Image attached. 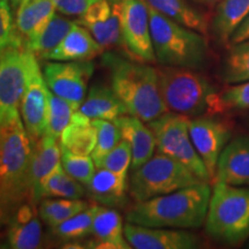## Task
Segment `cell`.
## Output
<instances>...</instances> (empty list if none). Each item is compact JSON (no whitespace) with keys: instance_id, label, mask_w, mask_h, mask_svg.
<instances>
[{"instance_id":"cell-44","label":"cell","mask_w":249,"mask_h":249,"mask_svg":"<svg viewBox=\"0 0 249 249\" xmlns=\"http://www.w3.org/2000/svg\"><path fill=\"white\" fill-rule=\"evenodd\" d=\"M247 248H249V242H248V245H247Z\"/></svg>"},{"instance_id":"cell-36","label":"cell","mask_w":249,"mask_h":249,"mask_svg":"<svg viewBox=\"0 0 249 249\" xmlns=\"http://www.w3.org/2000/svg\"><path fill=\"white\" fill-rule=\"evenodd\" d=\"M133 152L132 147L126 140H121L99 163L96 165L97 169H107L112 172L126 177L132 166Z\"/></svg>"},{"instance_id":"cell-38","label":"cell","mask_w":249,"mask_h":249,"mask_svg":"<svg viewBox=\"0 0 249 249\" xmlns=\"http://www.w3.org/2000/svg\"><path fill=\"white\" fill-rule=\"evenodd\" d=\"M7 46H24V39L18 31L9 0H0V48Z\"/></svg>"},{"instance_id":"cell-37","label":"cell","mask_w":249,"mask_h":249,"mask_svg":"<svg viewBox=\"0 0 249 249\" xmlns=\"http://www.w3.org/2000/svg\"><path fill=\"white\" fill-rule=\"evenodd\" d=\"M249 110V81L236 83L218 93V113Z\"/></svg>"},{"instance_id":"cell-7","label":"cell","mask_w":249,"mask_h":249,"mask_svg":"<svg viewBox=\"0 0 249 249\" xmlns=\"http://www.w3.org/2000/svg\"><path fill=\"white\" fill-rule=\"evenodd\" d=\"M200 182L204 181L188 167L157 151L142 166L132 171L129 195L135 202H142Z\"/></svg>"},{"instance_id":"cell-32","label":"cell","mask_w":249,"mask_h":249,"mask_svg":"<svg viewBox=\"0 0 249 249\" xmlns=\"http://www.w3.org/2000/svg\"><path fill=\"white\" fill-rule=\"evenodd\" d=\"M99 204L97 202L90 203L87 209L81 211L74 217L64 222L60 225L53 227L52 234L59 240L62 241H76L79 239L85 238L87 235H91L92 223L95 214L97 213Z\"/></svg>"},{"instance_id":"cell-17","label":"cell","mask_w":249,"mask_h":249,"mask_svg":"<svg viewBox=\"0 0 249 249\" xmlns=\"http://www.w3.org/2000/svg\"><path fill=\"white\" fill-rule=\"evenodd\" d=\"M249 187V135L232 139L217 164L214 181Z\"/></svg>"},{"instance_id":"cell-13","label":"cell","mask_w":249,"mask_h":249,"mask_svg":"<svg viewBox=\"0 0 249 249\" xmlns=\"http://www.w3.org/2000/svg\"><path fill=\"white\" fill-rule=\"evenodd\" d=\"M20 114L31 141L35 142L45 135L49 120V88L38 58L31 65L27 88L21 99Z\"/></svg>"},{"instance_id":"cell-40","label":"cell","mask_w":249,"mask_h":249,"mask_svg":"<svg viewBox=\"0 0 249 249\" xmlns=\"http://www.w3.org/2000/svg\"><path fill=\"white\" fill-rule=\"evenodd\" d=\"M249 38V15L247 18L242 21L240 26L236 28L233 35L231 36V39H230L229 46L236 44V43L242 42V40H246Z\"/></svg>"},{"instance_id":"cell-25","label":"cell","mask_w":249,"mask_h":249,"mask_svg":"<svg viewBox=\"0 0 249 249\" xmlns=\"http://www.w3.org/2000/svg\"><path fill=\"white\" fill-rule=\"evenodd\" d=\"M61 150L75 155L91 156L97 143V130L92 120L75 112L71 124L59 139Z\"/></svg>"},{"instance_id":"cell-24","label":"cell","mask_w":249,"mask_h":249,"mask_svg":"<svg viewBox=\"0 0 249 249\" xmlns=\"http://www.w3.org/2000/svg\"><path fill=\"white\" fill-rule=\"evenodd\" d=\"M55 13L54 0H29L18 7L15 22L18 31L24 39V45L42 33Z\"/></svg>"},{"instance_id":"cell-34","label":"cell","mask_w":249,"mask_h":249,"mask_svg":"<svg viewBox=\"0 0 249 249\" xmlns=\"http://www.w3.org/2000/svg\"><path fill=\"white\" fill-rule=\"evenodd\" d=\"M92 124L97 130V143L91 157L97 165L123 140V136L120 129L113 121L95 119L92 120Z\"/></svg>"},{"instance_id":"cell-12","label":"cell","mask_w":249,"mask_h":249,"mask_svg":"<svg viewBox=\"0 0 249 249\" xmlns=\"http://www.w3.org/2000/svg\"><path fill=\"white\" fill-rule=\"evenodd\" d=\"M188 127L196 151L204 161L210 174L211 183H213L218 160L231 141L232 130L226 123L210 116L189 118Z\"/></svg>"},{"instance_id":"cell-16","label":"cell","mask_w":249,"mask_h":249,"mask_svg":"<svg viewBox=\"0 0 249 249\" xmlns=\"http://www.w3.org/2000/svg\"><path fill=\"white\" fill-rule=\"evenodd\" d=\"M38 205L33 201L20 204L5 224V244L2 248L36 249L42 244V223Z\"/></svg>"},{"instance_id":"cell-19","label":"cell","mask_w":249,"mask_h":249,"mask_svg":"<svg viewBox=\"0 0 249 249\" xmlns=\"http://www.w3.org/2000/svg\"><path fill=\"white\" fill-rule=\"evenodd\" d=\"M103 46L93 38L88 29L74 22L71 29L53 51L46 54L44 61H89L101 55Z\"/></svg>"},{"instance_id":"cell-27","label":"cell","mask_w":249,"mask_h":249,"mask_svg":"<svg viewBox=\"0 0 249 249\" xmlns=\"http://www.w3.org/2000/svg\"><path fill=\"white\" fill-rule=\"evenodd\" d=\"M145 1L165 17L207 36L208 27H209L207 18L198 9H196L189 2V0H145Z\"/></svg>"},{"instance_id":"cell-28","label":"cell","mask_w":249,"mask_h":249,"mask_svg":"<svg viewBox=\"0 0 249 249\" xmlns=\"http://www.w3.org/2000/svg\"><path fill=\"white\" fill-rule=\"evenodd\" d=\"M86 194V186L68 174L62 164H60L42 183L37 196V205L46 197L83 198Z\"/></svg>"},{"instance_id":"cell-11","label":"cell","mask_w":249,"mask_h":249,"mask_svg":"<svg viewBox=\"0 0 249 249\" xmlns=\"http://www.w3.org/2000/svg\"><path fill=\"white\" fill-rule=\"evenodd\" d=\"M42 71L50 91L65 98L79 110L87 97L88 82L95 71V64L91 60L46 61Z\"/></svg>"},{"instance_id":"cell-26","label":"cell","mask_w":249,"mask_h":249,"mask_svg":"<svg viewBox=\"0 0 249 249\" xmlns=\"http://www.w3.org/2000/svg\"><path fill=\"white\" fill-rule=\"evenodd\" d=\"M248 15L249 0H222L211 20V31L217 42L229 45L233 33Z\"/></svg>"},{"instance_id":"cell-4","label":"cell","mask_w":249,"mask_h":249,"mask_svg":"<svg viewBox=\"0 0 249 249\" xmlns=\"http://www.w3.org/2000/svg\"><path fill=\"white\" fill-rule=\"evenodd\" d=\"M149 6V5H148ZM152 45L161 66L201 70L208 62L205 35L182 26L149 6Z\"/></svg>"},{"instance_id":"cell-20","label":"cell","mask_w":249,"mask_h":249,"mask_svg":"<svg viewBox=\"0 0 249 249\" xmlns=\"http://www.w3.org/2000/svg\"><path fill=\"white\" fill-rule=\"evenodd\" d=\"M92 240L87 244L89 248L129 249L132 246L124 236L123 218L117 210L99 205L95 214L91 230Z\"/></svg>"},{"instance_id":"cell-18","label":"cell","mask_w":249,"mask_h":249,"mask_svg":"<svg viewBox=\"0 0 249 249\" xmlns=\"http://www.w3.org/2000/svg\"><path fill=\"white\" fill-rule=\"evenodd\" d=\"M62 150L58 140L44 135L33 142L29 167V187L31 201L37 204V196L44 180L61 164Z\"/></svg>"},{"instance_id":"cell-21","label":"cell","mask_w":249,"mask_h":249,"mask_svg":"<svg viewBox=\"0 0 249 249\" xmlns=\"http://www.w3.org/2000/svg\"><path fill=\"white\" fill-rule=\"evenodd\" d=\"M120 129L121 136L132 147L133 160L130 170L134 171L148 161L156 150V139L149 124L140 118L126 114L113 121Z\"/></svg>"},{"instance_id":"cell-1","label":"cell","mask_w":249,"mask_h":249,"mask_svg":"<svg viewBox=\"0 0 249 249\" xmlns=\"http://www.w3.org/2000/svg\"><path fill=\"white\" fill-rule=\"evenodd\" d=\"M33 141L20 112L0 118V208L6 224L20 204L31 201L29 167Z\"/></svg>"},{"instance_id":"cell-15","label":"cell","mask_w":249,"mask_h":249,"mask_svg":"<svg viewBox=\"0 0 249 249\" xmlns=\"http://www.w3.org/2000/svg\"><path fill=\"white\" fill-rule=\"evenodd\" d=\"M104 50L121 46L120 0H98L77 18Z\"/></svg>"},{"instance_id":"cell-22","label":"cell","mask_w":249,"mask_h":249,"mask_svg":"<svg viewBox=\"0 0 249 249\" xmlns=\"http://www.w3.org/2000/svg\"><path fill=\"white\" fill-rule=\"evenodd\" d=\"M87 195L93 202L108 208H123L127 204L129 183L126 177L107 169H97L86 186Z\"/></svg>"},{"instance_id":"cell-6","label":"cell","mask_w":249,"mask_h":249,"mask_svg":"<svg viewBox=\"0 0 249 249\" xmlns=\"http://www.w3.org/2000/svg\"><path fill=\"white\" fill-rule=\"evenodd\" d=\"M204 226L214 241L244 244L249 239V187L213 182Z\"/></svg>"},{"instance_id":"cell-10","label":"cell","mask_w":249,"mask_h":249,"mask_svg":"<svg viewBox=\"0 0 249 249\" xmlns=\"http://www.w3.org/2000/svg\"><path fill=\"white\" fill-rule=\"evenodd\" d=\"M121 48L127 57L142 62H157L152 45L150 14L145 0H120Z\"/></svg>"},{"instance_id":"cell-9","label":"cell","mask_w":249,"mask_h":249,"mask_svg":"<svg viewBox=\"0 0 249 249\" xmlns=\"http://www.w3.org/2000/svg\"><path fill=\"white\" fill-rule=\"evenodd\" d=\"M37 57L24 46H7L0 52V118L20 112L21 99Z\"/></svg>"},{"instance_id":"cell-14","label":"cell","mask_w":249,"mask_h":249,"mask_svg":"<svg viewBox=\"0 0 249 249\" xmlns=\"http://www.w3.org/2000/svg\"><path fill=\"white\" fill-rule=\"evenodd\" d=\"M124 236L135 249H196L202 242L198 236L181 229H163L124 224Z\"/></svg>"},{"instance_id":"cell-5","label":"cell","mask_w":249,"mask_h":249,"mask_svg":"<svg viewBox=\"0 0 249 249\" xmlns=\"http://www.w3.org/2000/svg\"><path fill=\"white\" fill-rule=\"evenodd\" d=\"M158 70L161 98L171 112L188 118L218 113V91L198 70L160 66Z\"/></svg>"},{"instance_id":"cell-31","label":"cell","mask_w":249,"mask_h":249,"mask_svg":"<svg viewBox=\"0 0 249 249\" xmlns=\"http://www.w3.org/2000/svg\"><path fill=\"white\" fill-rule=\"evenodd\" d=\"M222 80L227 85L249 81V38L230 45V51L224 59Z\"/></svg>"},{"instance_id":"cell-3","label":"cell","mask_w":249,"mask_h":249,"mask_svg":"<svg viewBox=\"0 0 249 249\" xmlns=\"http://www.w3.org/2000/svg\"><path fill=\"white\" fill-rule=\"evenodd\" d=\"M102 64L110 71L111 87L129 114L148 124L169 112L160 95L158 70L151 64L113 52L103 54Z\"/></svg>"},{"instance_id":"cell-41","label":"cell","mask_w":249,"mask_h":249,"mask_svg":"<svg viewBox=\"0 0 249 249\" xmlns=\"http://www.w3.org/2000/svg\"><path fill=\"white\" fill-rule=\"evenodd\" d=\"M192 1L194 2V4L204 6V7L213 8V7H216L222 0H192Z\"/></svg>"},{"instance_id":"cell-43","label":"cell","mask_w":249,"mask_h":249,"mask_svg":"<svg viewBox=\"0 0 249 249\" xmlns=\"http://www.w3.org/2000/svg\"><path fill=\"white\" fill-rule=\"evenodd\" d=\"M28 1H29V0H22V1H21V5H20V6H22V5H24V4H27Z\"/></svg>"},{"instance_id":"cell-42","label":"cell","mask_w":249,"mask_h":249,"mask_svg":"<svg viewBox=\"0 0 249 249\" xmlns=\"http://www.w3.org/2000/svg\"><path fill=\"white\" fill-rule=\"evenodd\" d=\"M21 1H22V0H9V4H11L13 11H18L21 5Z\"/></svg>"},{"instance_id":"cell-29","label":"cell","mask_w":249,"mask_h":249,"mask_svg":"<svg viewBox=\"0 0 249 249\" xmlns=\"http://www.w3.org/2000/svg\"><path fill=\"white\" fill-rule=\"evenodd\" d=\"M73 24L74 22H71L68 18L55 13L53 18L50 20L48 26L42 30V33L36 38L27 42L24 46L28 51L35 54L38 60H43L46 54L57 48L59 43L71 29Z\"/></svg>"},{"instance_id":"cell-39","label":"cell","mask_w":249,"mask_h":249,"mask_svg":"<svg viewBox=\"0 0 249 249\" xmlns=\"http://www.w3.org/2000/svg\"><path fill=\"white\" fill-rule=\"evenodd\" d=\"M98 0H54L57 12L66 17H81Z\"/></svg>"},{"instance_id":"cell-2","label":"cell","mask_w":249,"mask_h":249,"mask_svg":"<svg viewBox=\"0 0 249 249\" xmlns=\"http://www.w3.org/2000/svg\"><path fill=\"white\" fill-rule=\"evenodd\" d=\"M213 188L200 182L166 195L136 202L126 220L136 225L163 229H198L205 223Z\"/></svg>"},{"instance_id":"cell-33","label":"cell","mask_w":249,"mask_h":249,"mask_svg":"<svg viewBox=\"0 0 249 249\" xmlns=\"http://www.w3.org/2000/svg\"><path fill=\"white\" fill-rule=\"evenodd\" d=\"M77 110L71 103L59 97L49 89V120L46 134L59 141L62 132L71 124Z\"/></svg>"},{"instance_id":"cell-23","label":"cell","mask_w":249,"mask_h":249,"mask_svg":"<svg viewBox=\"0 0 249 249\" xmlns=\"http://www.w3.org/2000/svg\"><path fill=\"white\" fill-rule=\"evenodd\" d=\"M77 112L91 120L103 119L110 121L129 114L127 107L118 97L113 88L101 83H95L91 86L85 102Z\"/></svg>"},{"instance_id":"cell-30","label":"cell","mask_w":249,"mask_h":249,"mask_svg":"<svg viewBox=\"0 0 249 249\" xmlns=\"http://www.w3.org/2000/svg\"><path fill=\"white\" fill-rule=\"evenodd\" d=\"M90 205L82 198L46 197L38 204L39 216L50 229L60 225Z\"/></svg>"},{"instance_id":"cell-8","label":"cell","mask_w":249,"mask_h":249,"mask_svg":"<svg viewBox=\"0 0 249 249\" xmlns=\"http://www.w3.org/2000/svg\"><path fill=\"white\" fill-rule=\"evenodd\" d=\"M188 121V117L169 111L148 124L155 135L158 152L180 161L202 181L211 183L207 166L192 141Z\"/></svg>"},{"instance_id":"cell-35","label":"cell","mask_w":249,"mask_h":249,"mask_svg":"<svg viewBox=\"0 0 249 249\" xmlns=\"http://www.w3.org/2000/svg\"><path fill=\"white\" fill-rule=\"evenodd\" d=\"M61 164L68 174L85 186L90 182L97 169L91 156L75 155L66 150H62Z\"/></svg>"}]
</instances>
